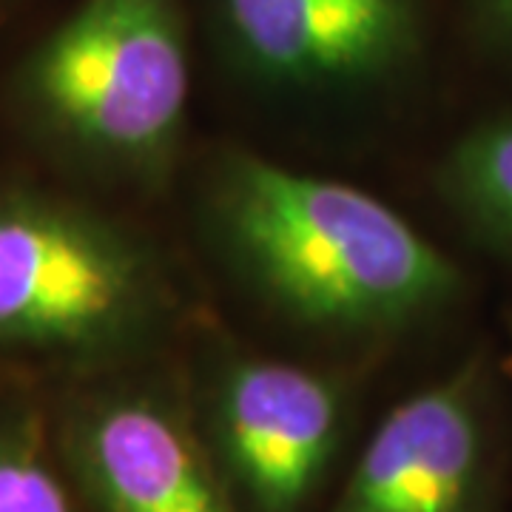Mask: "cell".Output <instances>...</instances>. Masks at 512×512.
<instances>
[{"mask_svg": "<svg viewBox=\"0 0 512 512\" xmlns=\"http://www.w3.org/2000/svg\"><path fill=\"white\" fill-rule=\"evenodd\" d=\"M185 390L239 510H325L353 439L356 393L348 379L288 359L228 353Z\"/></svg>", "mask_w": 512, "mask_h": 512, "instance_id": "obj_4", "label": "cell"}, {"mask_svg": "<svg viewBox=\"0 0 512 512\" xmlns=\"http://www.w3.org/2000/svg\"><path fill=\"white\" fill-rule=\"evenodd\" d=\"M191 40V0H77L20 60L15 103L60 154L151 177L183 137Z\"/></svg>", "mask_w": 512, "mask_h": 512, "instance_id": "obj_3", "label": "cell"}, {"mask_svg": "<svg viewBox=\"0 0 512 512\" xmlns=\"http://www.w3.org/2000/svg\"><path fill=\"white\" fill-rule=\"evenodd\" d=\"M322 512H504L490 376L467 359L384 413Z\"/></svg>", "mask_w": 512, "mask_h": 512, "instance_id": "obj_6", "label": "cell"}, {"mask_svg": "<svg viewBox=\"0 0 512 512\" xmlns=\"http://www.w3.org/2000/svg\"><path fill=\"white\" fill-rule=\"evenodd\" d=\"M0 3H3V0H0Z\"/></svg>", "mask_w": 512, "mask_h": 512, "instance_id": "obj_11", "label": "cell"}, {"mask_svg": "<svg viewBox=\"0 0 512 512\" xmlns=\"http://www.w3.org/2000/svg\"><path fill=\"white\" fill-rule=\"evenodd\" d=\"M441 183L487 237L512 251V117L464 134L444 160Z\"/></svg>", "mask_w": 512, "mask_h": 512, "instance_id": "obj_9", "label": "cell"}, {"mask_svg": "<svg viewBox=\"0 0 512 512\" xmlns=\"http://www.w3.org/2000/svg\"><path fill=\"white\" fill-rule=\"evenodd\" d=\"M46 396L57 450L86 512H242L180 379L143 362Z\"/></svg>", "mask_w": 512, "mask_h": 512, "instance_id": "obj_5", "label": "cell"}, {"mask_svg": "<svg viewBox=\"0 0 512 512\" xmlns=\"http://www.w3.org/2000/svg\"><path fill=\"white\" fill-rule=\"evenodd\" d=\"M211 214L245 276L293 319L336 333H393L461 291L450 256L362 188L237 154Z\"/></svg>", "mask_w": 512, "mask_h": 512, "instance_id": "obj_1", "label": "cell"}, {"mask_svg": "<svg viewBox=\"0 0 512 512\" xmlns=\"http://www.w3.org/2000/svg\"><path fill=\"white\" fill-rule=\"evenodd\" d=\"M165 316L146 245L94 208L0 183V376L55 390L143 365Z\"/></svg>", "mask_w": 512, "mask_h": 512, "instance_id": "obj_2", "label": "cell"}, {"mask_svg": "<svg viewBox=\"0 0 512 512\" xmlns=\"http://www.w3.org/2000/svg\"><path fill=\"white\" fill-rule=\"evenodd\" d=\"M222 52L265 83L365 86L424 49L427 0H191Z\"/></svg>", "mask_w": 512, "mask_h": 512, "instance_id": "obj_7", "label": "cell"}, {"mask_svg": "<svg viewBox=\"0 0 512 512\" xmlns=\"http://www.w3.org/2000/svg\"><path fill=\"white\" fill-rule=\"evenodd\" d=\"M0 512H86L57 450L46 390L3 376Z\"/></svg>", "mask_w": 512, "mask_h": 512, "instance_id": "obj_8", "label": "cell"}, {"mask_svg": "<svg viewBox=\"0 0 512 512\" xmlns=\"http://www.w3.org/2000/svg\"><path fill=\"white\" fill-rule=\"evenodd\" d=\"M470 32L498 52H512V0H467Z\"/></svg>", "mask_w": 512, "mask_h": 512, "instance_id": "obj_10", "label": "cell"}]
</instances>
